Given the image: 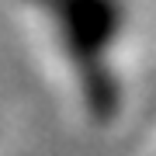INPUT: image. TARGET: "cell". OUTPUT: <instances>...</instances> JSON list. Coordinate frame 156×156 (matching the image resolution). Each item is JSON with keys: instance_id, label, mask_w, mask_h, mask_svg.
Wrapping results in <instances>:
<instances>
[{"instance_id": "obj_1", "label": "cell", "mask_w": 156, "mask_h": 156, "mask_svg": "<svg viewBox=\"0 0 156 156\" xmlns=\"http://www.w3.org/2000/svg\"><path fill=\"white\" fill-rule=\"evenodd\" d=\"M28 11L49 73L83 125L108 132L125 115L132 52L139 35L135 0H17Z\"/></svg>"}, {"instance_id": "obj_2", "label": "cell", "mask_w": 156, "mask_h": 156, "mask_svg": "<svg viewBox=\"0 0 156 156\" xmlns=\"http://www.w3.org/2000/svg\"><path fill=\"white\" fill-rule=\"evenodd\" d=\"M146 156H156V139H153V146H149V153H146Z\"/></svg>"}]
</instances>
